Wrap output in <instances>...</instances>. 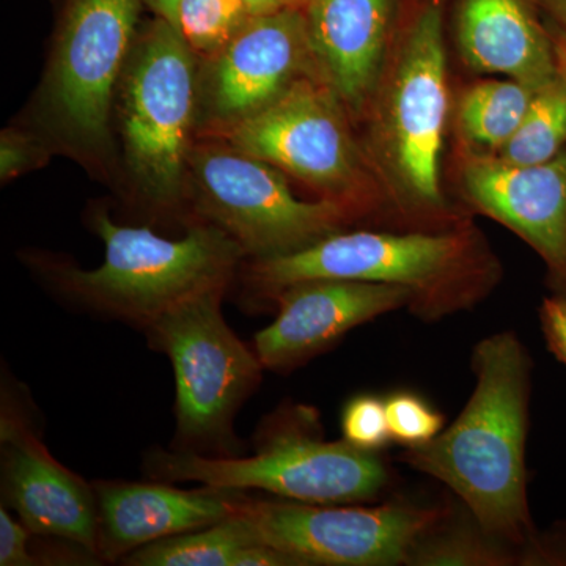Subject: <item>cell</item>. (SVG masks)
<instances>
[{
  "label": "cell",
  "mask_w": 566,
  "mask_h": 566,
  "mask_svg": "<svg viewBox=\"0 0 566 566\" xmlns=\"http://www.w3.org/2000/svg\"><path fill=\"white\" fill-rule=\"evenodd\" d=\"M495 274L493 260L471 230H340L289 255L252 260L248 283L266 300L293 283L315 279L392 283L415 293L409 311L417 318L438 323L485 300Z\"/></svg>",
  "instance_id": "cell-2"
},
{
  "label": "cell",
  "mask_w": 566,
  "mask_h": 566,
  "mask_svg": "<svg viewBox=\"0 0 566 566\" xmlns=\"http://www.w3.org/2000/svg\"><path fill=\"white\" fill-rule=\"evenodd\" d=\"M524 564L523 553L499 542L471 521H455L453 512L420 539L409 557L411 566H510Z\"/></svg>",
  "instance_id": "cell-21"
},
{
  "label": "cell",
  "mask_w": 566,
  "mask_h": 566,
  "mask_svg": "<svg viewBox=\"0 0 566 566\" xmlns=\"http://www.w3.org/2000/svg\"><path fill=\"white\" fill-rule=\"evenodd\" d=\"M147 3L158 13L159 18H164V20L172 22L175 25L180 0H147Z\"/></svg>",
  "instance_id": "cell-31"
},
{
  "label": "cell",
  "mask_w": 566,
  "mask_h": 566,
  "mask_svg": "<svg viewBox=\"0 0 566 566\" xmlns=\"http://www.w3.org/2000/svg\"><path fill=\"white\" fill-rule=\"evenodd\" d=\"M463 186L476 210L542 256L554 289L566 296V150L536 166L472 156L464 164Z\"/></svg>",
  "instance_id": "cell-14"
},
{
  "label": "cell",
  "mask_w": 566,
  "mask_h": 566,
  "mask_svg": "<svg viewBox=\"0 0 566 566\" xmlns=\"http://www.w3.org/2000/svg\"><path fill=\"white\" fill-rule=\"evenodd\" d=\"M342 439L356 449L381 452L392 442L385 398L359 394L349 398L340 417Z\"/></svg>",
  "instance_id": "cell-25"
},
{
  "label": "cell",
  "mask_w": 566,
  "mask_h": 566,
  "mask_svg": "<svg viewBox=\"0 0 566 566\" xmlns=\"http://www.w3.org/2000/svg\"><path fill=\"white\" fill-rule=\"evenodd\" d=\"M475 387L449 427L398 460L444 483L485 534L515 546L524 565L536 535L527 497L526 449L532 360L512 331L472 352Z\"/></svg>",
  "instance_id": "cell-1"
},
{
  "label": "cell",
  "mask_w": 566,
  "mask_h": 566,
  "mask_svg": "<svg viewBox=\"0 0 566 566\" xmlns=\"http://www.w3.org/2000/svg\"><path fill=\"white\" fill-rule=\"evenodd\" d=\"M273 301L277 315L255 334L253 352L264 370L289 374L333 348L349 331L411 308L415 293L392 283L315 279L286 286Z\"/></svg>",
  "instance_id": "cell-13"
},
{
  "label": "cell",
  "mask_w": 566,
  "mask_h": 566,
  "mask_svg": "<svg viewBox=\"0 0 566 566\" xmlns=\"http://www.w3.org/2000/svg\"><path fill=\"white\" fill-rule=\"evenodd\" d=\"M142 0H71L46 81L59 133L77 147L109 139L115 91L134 46ZM69 142V144H70Z\"/></svg>",
  "instance_id": "cell-10"
},
{
  "label": "cell",
  "mask_w": 566,
  "mask_h": 566,
  "mask_svg": "<svg viewBox=\"0 0 566 566\" xmlns=\"http://www.w3.org/2000/svg\"><path fill=\"white\" fill-rule=\"evenodd\" d=\"M259 543L237 512L221 523L159 539L123 558L132 566H234L244 547Z\"/></svg>",
  "instance_id": "cell-19"
},
{
  "label": "cell",
  "mask_w": 566,
  "mask_h": 566,
  "mask_svg": "<svg viewBox=\"0 0 566 566\" xmlns=\"http://www.w3.org/2000/svg\"><path fill=\"white\" fill-rule=\"evenodd\" d=\"M3 497L32 534L55 536L98 556L95 488L48 452L20 417L3 406Z\"/></svg>",
  "instance_id": "cell-15"
},
{
  "label": "cell",
  "mask_w": 566,
  "mask_h": 566,
  "mask_svg": "<svg viewBox=\"0 0 566 566\" xmlns=\"http://www.w3.org/2000/svg\"><path fill=\"white\" fill-rule=\"evenodd\" d=\"M188 186L205 222L253 260L289 255L340 232L353 212L334 200L294 196L285 174L219 137L197 142Z\"/></svg>",
  "instance_id": "cell-7"
},
{
  "label": "cell",
  "mask_w": 566,
  "mask_h": 566,
  "mask_svg": "<svg viewBox=\"0 0 566 566\" xmlns=\"http://www.w3.org/2000/svg\"><path fill=\"white\" fill-rule=\"evenodd\" d=\"M311 0H245L252 17L275 13L286 9H305Z\"/></svg>",
  "instance_id": "cell-29"
},
{
  "label": "cell",
  "mask_w": 566,
  "mask_h": 566,
  "mask_svg": "<svg viewBox=\"0 0 566 566\" xmlns=\"http://www.w3.org/2000/svg\"><path fill=\"white\" fill-rule=\"evenodd\" d=\"M322 76L304 9L256 14L210 57L200 59L197 128L208 136L259 114L296 82Z\"/></svg>",
  "instance_id": "cell-12"
},
{
  "label": "cell",
  "mask_w": 566,
  "mask_h": 566,
  "mask_svg": "<svg viewBox=\"0 0 566 566\" xmlns=\"http://www.w3.org/2000/svg\"><path fill=\"white\" fill-rule=\"evenodd\" d=\"M40 142L20 129H3L0 137V177L10 181L29 170L40 167L46 158Z\"/></svg>",
  "instance_id": "cell-26"
},
{
  "label": "cell",
  "mask_w": 566,
  "mask_h": 566,
  "mask_svg": "<svg viewBox=\"0 0 566 566\" xmlns=\"http://www.w3.org/2000/svg\"><path fill=\"white\" fill-rule=\"evenodd\" d=\"M551 35H553L554 51H556L558 76L566 85V31L557 29V31L551 32Z\"/></svg>",
  "instance_id": "cell-30"
},
{
  "label": "cell",
  "mask_w": 566,
  "mask_h": 566,
  "mask_svg": "<svg viewBox=\"0 0 566 566\" xmlns=\"http://www.w3.org/2000/svg\"><path fill=\"white\" fill-rule=\"evenodd\" d=\"M545 2L553 10V13L556 14L562 25H564V31H566V0H545Z\"/></svg>",
  "instance_id": "cell-32"
},
{
  "label": "cell",
  "mask_w": 566,
  "mask_h": 566,
  "mask_svg": "<svg viewBox=\"0 0 566 566\" xmlns=\"http://www.w3.org/2000/svg\"><path fill=\"white\" fill-rule=\"evenodd\" d=\"M199 61L172 22L159 18L134 41L120 91L126 161L158 208L181 199L197 129Z\"/></svg>",
  "instance_id": "cell-6"
},
{
  "label": "cell",
  "mask_w": 566,
  "mask_h": 566,
  "mask_svg": "<svg viewBox=\"0 0 566 566\" xmlns=\"http://www.w3.org/2000/svg\"><path fill=\"white\" fill-rule=\"evenodd\" d=\"M539 327L547 349L566 367V296L554 294L545 297L538 311Z\"/></svg>",
  "instance_id": "cell-28"
},
{
  "label": "cell",
  "mask_w": 566,
  "mask_h": 566,
  "mask_svg": "<svg viewBox=\"0 0 566 566\" xmlns=\"http://www.w3.org/2000/svg\"><path fill=\"white\" fill-rule=\"evenodd\" d=\"M566 150V85L560 76L534 93L523 122L501 148L499 158L516 166H536Z\"/></svg>",
  "instance_id": "cell-22"
},
{
  "label": "cell",
  "mask_w": 566,
  "mask_h": 566,
  "mask_svg": "<svg viewBox=\"0 0 566 566\" xmlns=\"http://www.w3.org/2000/svg\"><path fill=\"white\" fill-rule=\"evenodd\" d=\"M104 260L95 270L65 268L59 285L98 314L145 329L175 305L212 289H227L243 249L219 227L203 222L181 240H167L147 227L118 226L96 214Z\"/></svg>",
  "instance_id": "cell-4"
},
{
  "label": "cell",
  "mask_w": 566,
  "mask_h": 566,
  "mask_svg": "<svg viewBox=\"0 0 566 566\" xmlns=\"http://www.w3.org/2000/svg\"><path fill=\"white\" fill-rule=\"evenodd\" d=\"M385 403L390 438L403 449L428 444L446 428L442 412L412 390H395Z\"/></svg>",
  "instance_id": "cell-24"
},
{
  "label": "cell",
  "mask_w": 566,
  "mask_h": 566,
  "mask_svg": "<svg viewBox=\"0 0 566 566\" xmlns=\"http://www.w3.org/2000/svg\"><path fill=\"white\" fill-rule=\"evenodd\" d=\"M234 512L248 521L256 542L300 566H400L452 509L401 499L371 506L305 504L240 491Z\"/></svg>",
  "instance_id": "cell-8"
},
{
  "label": "cell",
  "mask_w": 566,
  "mask_h": 566,
  "mask_svg": "<svg viewBox=\"0 0 566 566\" xmlns=\"http://www.w3.org/2000/svg\"><path fill=\"white\" fill-rule=\"evenodd\" d=\"M304 10L319 74L359 114L381 77L390 0H311Z\"/></svg>",
  "instance_id": "cell-17"
},
{
  "label": "cell",
  "mask_w": 566,
  "mask_h": 566,
  "mask_svg": "<svg viewBox=\"0 0 566 566\" xmlns=\"http://www.w3.org/2000/svg\"><path fill=\"white\" fill-rule=\"evenodd\" d=\"M534 91L517 81H490L464 93L458 120L469 140L501 150L515 134Z\"/></svg>",
  "instance_id": "cell-20"
},
{
  "label": "cell",
  "mask_w": 566,
  "mask_h": 566,
  "mask_svg": "<svg viewBox=\"0 0 566 566\" xmlns=\"http://www.w3.org/2000/svg\"><path fill=\"white\" fill-rule=\"evenodd\" d=\"M449 111L441 10L424 9L395 61L381 107L382 147L398 185L423 211L442 210L441 153Z\"/></svg>",
  "instance_id": "cell-11"
},
{
  "label": "cell",
  "mask_w": 566,
  "mask_h": 566,
  "mask_svg": "<svg viewBox=\"0 0 566 566\" xmlns=\"http://www.w3.org/2000/svg\"><path fill=\"white\" fill-rule=\"evenodd\" d=\"M226 289L175 305L145 327L166 353L177 382V439L182 452L237 457L234 417L262 381L264 367L222 315Z\"/></svg>",
  "instance_id": "cell-5"
},
{
  "label": "cell",
  "mask_w": 566,
  "mask_h": 566,
  "mask_svg": "<svg viewBox=\"0 0 566 566\" xmlns=\"http://www.w3.org/2000/svg\"><path fill=\"white\" fill-rule=\"evenodd\" d=\"M32 532L22 523H18L6 506L0 509V565L33 566L40 564L39 558L29 551Z\"/></svg>",
  "instance_id": "cell-27"
},
{
  "label": "cell",
  "mask_w": 566,
  "mask_h": 566,
  "mask_svg": "<svg viewBox=\"0 0 566 566\" xmlns=\"http://www.w3.org/2000/svg\"><path fill=\"white\" fill-rule=\"evenodd\" d=\"M345 109L322 76H307L266 109L211 136L353 212L363 199L364 163Z\"/></svg>",
  "instance_id": "cell-9"
},
{
  "label": "cell",
  "mask_w": 566,
  "mask_h": 566,
  "mask_svg": "<svg viewBox=\"0 0 566 566\" xmlns=\"http://www.w3.org/2000/svg\"><path fill=\"white\" fill-rule=\"evenodd\" d=\"M460 44L472 69L505 74L531 91L557 80L553 35L524 0H464Z\"/></svg>",
  "instance_id": "cell-18"
},
{
  "label": "cell",
  "mask_w": 566,
  "mask_h": 566,
  "mask_svg": "<svg viewBox=\"0 0 566 566\" xmlns=\"http://www.w3.org/2000/svg\"><path fill=\"white\" fill-rule=\"evenodd\" d=\"M148 471L164 482H196L223 490L263 491L305 504H364L389 490L392 472L379 452L326 441L318 411L285 405L266 417L253 455L205 457L158 452Z\"/></svg>",
  "instance_id": "cell-3"
},
{
  "label": "cell",
  "mask_w": 566,
  "mask_h": 566,
  "mask_svg": "<svg viewBox=\"0 0 566 566\" xmlns=\"http://www.w3.org/2000/svg\"><path fill=\"white\" fill-rule=\"evenodd\" d=\"M98 505V557L123 560L159 539L221 523L234 513L238 490H178L166 483L103 482Z\"/></svg>",
  "instance_id": "cell-16"
},
{
  "label": "cell",
  "mask_w": 566,
  "mask_h": 566,
  "mask_svg": "<svg viewBox=\"0 0 566 566\" xmlns=\"http://www.w3.org/2000/svg\"><path fill=\"white\" fill-rule=\"evenodd\" d=\"M245 0H180L175 28L197 57H210L251 18Z\"/></svg>",
  "instance_id": "cell-23"
}]
</instances>
